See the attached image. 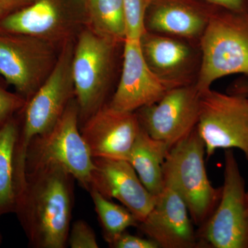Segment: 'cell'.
Returning a JSON list of instances; mask_svg holds the SVG:
<instances>
[{
    "label": "cell",
    "mask_w": 248,
    "mask_h": 248,
    "mask_svg": "<svg viewBox=\"0 0 248 248\" xmlns=\"http://www.w3.org/2000/svg\"><path fill=\"white\" fill-rule=\"evenodd\" d=\"M72 49L66 48L38 89L22 109L14 154L15 179L18 184L26 178V156L29 143L48 133L58 123L74 92L72 76Z\"/></svg>",
    "instance_id": "3"
},
{
    "label": "cell",
    "mask_w": 248,
    "mask_h": 248,
    "mask_svg": "<svg viewBox=\"0 0 248 248\" xmlns=\"http://www.w3.org/2000/svg\"><path fill=\"white\" fill-rule=\"evenodd\" d=\"M245 12H246L248 16V0H246V9H245Z\"/></svg>",
    "instance_id": "30"
},
{
    "label": "cell",
    "mask_w": 248,
    "mask_h": 248,
    "mask_svg": "<svg viewBox=\"0 0 248 248\" xmlns=\"http://www.w3.org/2000/svg\"><path fill=\"white\" fill-rule=\"evenodd\" d=\"M217 8L201 0H152L146 11L145 28L148 32L199 45Z\"/></svg>",
    "instance_id": "16"
},
{
    "label": "cell",
    "mask_w": 248,
    "mask_h": 248,
    "mask_svg": "<svg viewBox=\"0 0 248 248\" xmlns=\"http://www.w3.org/2000/svg\"><path fill=\"white\" fill-rule=\"evenodd\" d=\"M68 246L71 248L99 247L95 232L84 220H78L71 225L68 234Z\"/></svg>",
    "instance_id": "23"
},
{
    "label": "cell",
    "mask_w": 248,
    "mask_h": 248,
    "mask_svg": "<svg viewBox=\"0 0 248 248\" xmlns=\"http://www.w3.org/2000/svg\"><path fill=\"white\" fill-rule=\"evenodd\" d=\"M93 162L91 188L108 200L119 201L139 221L144 220L154 206L156 197L143 186L130 162L107 158H93Z\"/></svg>",
    "instance_id": "15"
},
{
    "label": "cell",
    "mask_w": 248,
    "mask_h": 248,
    "mask_svg": "<svg viewBox=\"0 0 248 248\" xmlns=\"http://www.w3.org/2000/svg\"><path fill=\"white\" fill-rule=\"evenodd\" d=\"M94 32L117 43L126 38L122 0H86Z\"/></svg>",
    "instance_id": "20"
},
{
    "label": "cell",
    "mask_w": 248,
    "mask_h": 248,
    "mask_svg": "<svg viewBox=\"0 0 248 248\" xmlns=\"http://www.w3.org/2000/svg\"><path fill=\"white\" fill-rule=\"evenodd\" d=\"M19 124L15 115L0 122V218L16 210L14 154Z\"/></svg>",
    "instance_id": "19"
},
{
    "label": "cell",
    "mask_w": 248,
    "mask_h": 248,
    "mask_svg": "<svg viewBox=\"0 0 248 248\" xmlns=\"http://www.w3.org/2000/svg\"><path fill=\"white\" fill-rule=\"evenodd\" d=\"M187 205L169 186L159 195L153 209L137 228L161 248H202Z\"/></svg>",
    "instance_id": "12"
},
{
    "label": "cell",
    "mask_w": 248,
    "mask_h": 248,
    "mask_svg": "<svg viewBox=\"0 0 248 248\" xmlns=\"http://www.w3.org/2000/svg\"><path fill=\"white\" fill-rule=\"evenodd\" d=\"M171 89L150 69L143 58L140 40H125L122 76L108 105L116 110L136 112L157 102Z\"/></svg>",
    "instance_id": "14"
},
{
    "label": "cell",
    "mask_w": 248,
    "mask_h": 248,
    "mask_svg": "<svg viewBox=\"0 0 248 248\" xmlns=\"http://www.w3.org/2000/svg\"><path fill=\"white\" fill-rule=\"evenodd\" d=\"M224 181L218 205L197 230L201 247L248 248V209L246 184L231 149L224 156Z\"/></svg>",
    "instance_id": "6"
},
{
    "label": "cell",
    "mask_w": 248,
    "mask_h": 248,
    "mask_svg": "<svg viewBox=\"0 0 248 248\" xmlns=\"http://www.w3.org/2000/svg\"><path fill=\"white\" fill-rule=\"evenodd\" d=\"M125 25V40H140L146 32L145 17L152 0H122Z\"/></svg>",
    "instance_id": "22"
},
{
    "label": "cell",
    "mask_w": 248,
    "mask_h": 248,
    "mask_svg": "<svg viewBox=\"0 0 248 248\" xmlns=\"http://www.w3.org/2000/svg\"><path fill=\"white\" fill-rule=\"evenodd\" d=\"M246 198H247V204H248V191H247V193H246Z\"/></svg>",
    "instance_id": "32"
},
{
    "label": "cell",
    "mask_w": 248,
    "mask_h": 248,
    "mask_svg": "<svg viewBox=\"0 0 248 248\" xmlns=\"http://www.w3.org/2000/svg\"><path fill=\"white\" fill-rule=\"evenodd\" d=\"M201 93L195 83L170 89L157 102L137 110L141 128L172 148L197 127Z\"/></svg>",
    "instance_id": "10"
},
{
    "label": "cell",
    "mask_w": 248,
    "mask_h": 248,
    "mask_svg": "<svg viewBox=\"0 0 248 248\" xmlns=\"http://www.w3.org/2000/svg\"><path fill=\"white\" fill-rule=\"evenodd\" d=\"M170 148L165 142L151 138L141 128L130 151L128 161L152 195L164 188L163 165Z\"/></svg>",
    "instance_id": "18"
},
{
    "label": "cell",
    "mask_w": 248,
    "mask_h": 248,
    "mask_svg": "<svg viewBox=\"0 0 248 248\" xmlns=\"http://www.w3.org/2000/svg\"><path fill=\"white\" fill-rule=\"evenodd\" d=\"M53 59L42 38L0 30V76L26 100L48 77Z\"/></svg>",
    "instance_id": "9"
},
{
    "label": "cell",
    "mask_w": 248,
    "mask_h": 248,
    "mask_svg": "<svg viewBox=\"0 0 248 248\" xmlns=\"http://www.w3.org/2000/svg\"><path fill=\"white\" fill-rule=\"evenodd\" d=\"M34 1L35 0H0V6L11 13Z\"/></svg>",
    "instance_id": "27"
},
{
    "label": "cell",
    "mask_w": 248,
    "mask_h": 248,
    "mask_svg": "<svg viewBox=\"0 0 248 248\" xmlns=\"http://www.w3.org/2000/svg\"><path fill=\"white\" fill-rule=\"evenodd\" d=\"M116 44L94 31L80 35L72 60L79 123L84 124L104 106Z\"/></svg>",
    "instance_id": "8"
},
{
    "label": "cell",
    "mask_w": 248,
    "mask_h": 248,
    "mask_svg": "<svg viewBox=\"0 0 248 248\" xmlns=\"http://www.w3.org/2000/svg\"><path fill=\"white\" fill-rule=\"evenodd\" d=\"M7 14H9V12H8L6 10H5L4 8L1 7V6H0V19H1V18L4 17L5 15Z\"/></svg>",
    "instance_id": "29"
},
{
    "label": "cell",
    "mask_w": 248,
    "mask_h": 248,
    "mask_svg": "<svg viewBox=\"0 0 248 248\" xmlns=\"http://www.w3.org/2000/svg\"><path fill=\"white\" fill-rule=\"evenodd\" d=\"M62 24L61 12L54 0H35L5 15L0 19V30L43 38L55 33Z\"/></svg>",
    "instance_id": "17"
},
{
    "label": "cell",
    "mask_w": 248,
    "mask_h": 248,
    "mask_svg": "<svg viewBox=\"0 0 248 248\" xmlns=\"http://www.w3.org/2000/svg\"><path fill=\"white\" fill-rule=\"evenodd\" d=\"M140 45L147 64L159 79L172 88L195 83L200 69L201 53L193 44L146 31Z\"/></svg>",
    "instance_id": "13"
},
{
    "label": "cell",
    "mask_w": 248,
    "mask_h": 248,
    "mask_svg": "<svg viewBox=\"0 0 248 248\" xmlns=\"http://www.w3.org/2000/svg\"><path fill=\"white\" fill-rule=\"evenodd\" d=\"M205 148L197 127L170 149L163 165L164 186L184 201L195 226H202L215 211L221 187H214L205 166Z\"/></svg>",
    "instance_id": "4"
},
{
    "label": "cell",
    "mask_w": 248,
    "mask_h": 248,
    "mask_svg": "<svg viewBox=\"0 0 248 248\" xmlns=\"http://www.w3.org/2000/svg\"><path fill=\"white\" fill-rule=\"evenodd\" d=\"M89 192L106 242L126 231L129 228L138 226L140 221L137 217L124 205L113 203L95 189L91 188Z\"/></svg>",
    "instance_id": "21"
},
{
    "label": "cell",
    "mask_w": 248,
    "mask_h": 248,
    "mask_svg": "<svg viewBox=\"0 0 248 248\" xmlns=\"http://www.w3.org/2000/svg\"><path fill=\"white\" fill-rule=\"evenodd\" d=\"M197 130L209 158L217 150L236 148L248 160V101L211 89L201 93Z\"/></svg>",
    "instance_id": "7"
},
{
    "label": "cell",
    "mask_w": 248,
    "mask_h": 248,
    "mask_svg": "<svg viewBox=\"0 0 248 248\" xmlns=\"http://www.w3.org/2000/svg\"><path fill=\"white\" fill-rule=\"evenodd\" d=\"M217 7L236 12H245L246 0H201Z\"/></svg>",
    "instance_id": "26"
},
{
    "label": "cell",
    "mask_w": 248,
    "mask_h": 248,
    "mask_svg": "<svg viewBox=\"0 0 248 248\" xmlns=\"http://www.w3.org/2000/svg\"><path fill=\"white\" fill-rule=\"evenodd\" d=\"M3 242V236L2 234H1V233L0 232V245L2 244Z\"/></svg>",
    "instance_id": "31"
},
{
    "label": "cell",
    "mask_w": 248,
    "mask_h": 248,
    "mask_svg": "<svg viewBox=\"0 0 248 248\" xmlns=\"http://www.w3.org/2000/svg\"><path fill=\"white\" fill-rule=\"evenodd\" d=\"M79 124L78 104L71 102L55 126L48 133L35 137L29 143L26 172L56 165L69 172L89 192L94 162Z\"/></svg>",
    "instance_id": "5"
},
{
    "label": "cell",
    "mask_w": 248,
    "mask_h": 248,
    "mask_svg": "<svg viewBox=\"0 0 248 248\" xmlns=\"http://www.w3.org/2000/svg\"><path fill=\"white\" fill-rule=\"evenodd\" d=\"M107 243L112 248H159L153 240L135 236L127 231L117 235Z\"/></svg>",
    "instance_id": "25"
},
{
    "label": "cell",
    "mask_w": 248,
    "mask_h": 248,
    "mask_svg": "<svg viewBox=\"0 0 248 248\" xmlns=\"http://www.w3.org/2000/svg\"><path fill=\"white\" fill-rule=\"evenodd\" d=\"M200 69L196 87L211 89L217 80L235 74L248 76V16L218 7L199 43Z\"/></svg>",
    "instance_id": "2"
},
{
    "label": "cell",
    "mask_w": 248,
    "mask_h": 248,
    "mask_svg": "<svg viewBox=\"0 0 248 248\" xmlns=\"http://www.w3.org/2000/svg\"><path fill=\"white\" fill-rule=\"evenodd\" d=\"M76 179L56 165L26 172V182L15 214L33 248L68 246L74 205Z\"/></svg>",
    "instance_id": "1"
},
{
    "label": "cell",
    "mask_w": 248,
    "mask_h": 248,
    "mask_svg": "<svg viewBox=\"0 0 248 248\" xmlns=\"http://www.w3.org/2000/svg\"><path fill=\"white\" fill-rule=\"evenodd\" d=\"M229 93L243 96L248 101V81H242L235 84Z\"/></svg>",
    "instance_id": "28"
},
{
    "label": "cell",
    "mask_w": 248,
    "mask_h": 248,
    "mask_svg": "<svg viewBox=\"0 0 248 248\" xmlns=\"http://www.w3.org/2000/svg\"><path fill=\"white\" fill-rule=\"evenodd\" d=\"M141 125L135 112H125L104 105L80 127L93 158L125 160Z\"/></svg>",
    "instance_id": "11"
},
{
    "label": "cell",
    "mask_w": 248,
    "mask_h": 248,
    "mask_svg": "<svg viewBox=\"0 0 248 248\" xmlns=\"http://www.w3.org/2000/svg\"><path fill=\"white\" fill-rule=\"evenodd\" d=\"M27 104V100L17 93L10 92L0 82V122L20 112Z\"/></svg>",
    "instance_id": "24"
}]
</instances>
